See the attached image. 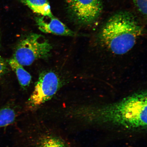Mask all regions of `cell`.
Instances as JSON below:
<instances>
[{"label": "cell", "mask_w": 147, "mask_h": 147, "mask_svg": "<svg viewBox=\"0 0 147 147\" xmlns=\"http://www.w3.org/2000/svg\"><path fill=\"white\" fill-rule=\"evenodd\" d=\"M147 91H139L112 103L84 105L65 111L68 123L81 122L109 124L129 129L147 127Z\"/></svg>", "instance_id": "obj_1"}, {"label": "cell", "mask_w": 147, "mask_h": 147, "mask_svg": "<svg viewBox=\"0 0 147 147\" xmlns=\"http://www.w3.org/2000/svg\"><path fill=\"white\" fill-rule=\"evenodd\" d=\"M17 121L14 147H71L63 128L35 113H28Z\"/></svg>", "instance_id": "obj_2"}, {"label": "cell", "mask_w": 147, "mask_h": 147, "mask_svg": "<svg viewBox=\"0 0 147 147\" xmlns=\"http://www.w3.org/2000/svg\"><path fill=\"white\" fill-rule=\"evenodd\" d=\"M143 30L134 14L127 11H121L108 20L99 33L98 39L113 54L122 55L133 48Z\"/></svg>", "instance_id": "obj_3"}, {"label": "cell", "mask_w": 147, "mask_h": 147, "mask_svg": "<svg viewBox=\"0 0 147 147\" xmlns=\"http://www.w3.org/2000/svg\"><path fill=\"white\" fill-rule=\"evenodd\" d=\"M52 46L41 34H30L18 44L13 57L22 66H29L36 60L49 57Z\"/></svg>", "instance_id": "obj_4"}, {"label": "cell", "mask_w": 147, "mask_h": 147, "mask_svg": "<svg viewBox=\"0 0 147 147\" xmlns=\"http://www.w3.org/2000/svg\"><path fill=\"white\" fill-rule=\"evenodd\" d=\"M60 85V79L54 71H46L40 74L34 90L26 104L25 112L35 113L44 104L52 98Z\"/></svg>", "instance_id": "obj_5"}, {"label": "cell", "mask_w": 147, "mask_h": 147, "mask_svg": "<svg viewBox=\"0 0 147 147\" xmlns=\"http://www.w3.org/2000/svg\"><path fill=\"white\" fill-rule=\"evenodd\" d=\"M67 11L71 18L80 25L93 23L102 13V0H65Z\"/></svg>", "instance_id": "obj_6"}, {"label": "cell", "mask_w": 147, "mask_h": 147, "mask_svg": "<svg viewBox=\"0 0 147 147\" xmlns=\"http://www.w3.org/2000/svg\"><path fill=\"white\" fill-rule=\"evenodd\" d=\"M36 21L38 28L42 32L57 35L74 36L75 33L54 16L36 17Z\"/></svg>", "instance_id": "obj_7"}, {"label": "cell", "mask_w": 147, "mask_h": 147, "mask_svg": "<svg viewBox=\"0 0 147 147\" xmlns=\"http://www.w3.org/2000/svg\"><path fill=\"white\" fill-rule=\"evenodd\" d=\"M22 112L13 104H9L0 109V128L17 122Z\"/></svg>", "instance_id": "obj_8"}, {"label": "cell", "mask_w": 147, "mask_h": 147, "mask_svg": "<svg viewBox=\"0 0 147 147\" xmlns=\"http://www.w3.org/2000/svg\"><path fill=\"white\" fill-rule=\"evenodd\" d=\"M33 12L42 16L52 17L50 5L48 0H20Z\"/></svg>", "instance_id": "obj_9"}, {"label": "cell", "mask_w": 147, "mask_h": 147, "mask_svg": "<svg viewBox=\"0 0 147 147\" xmlns=\"http://www.w3.org/2000/svg\"><path fill=\"white\" fill-rule=\"evenodd\" d=\"M8 63L17 76L20 85L25 89L28 87L32 80V76L29 73L24 69L23 66L13 58L8 60Z\"/></svg>", "instance_id": "obj_10"}, {"label": "cell", "mask_w": 147, "mask_h": 147, "mask_svg": "<svg viewBox=\"0 0 147 147\" xmlns=\"http://www.w3.org/2000/svg\"><path fill=\"white\" fill-rule=\"evenodd\" d=\"M138 10L144 16L147 14V0H133Z\"/></svg>", "instance_id": "obj_11"}, {"label": "cell", "mask_w": 147, "mask_h": 147, "mask_svg": "<svg viewBox=\"0 0 147 147\" xmlns=\"http://www.w3.org/2000/svg\"><path fill=\"white\" fill-rule=\"evenodd\" d=\"M7 71L6 62L3 58L0 56V77L5 74Z\"/></svg>", "instance_id": "obj_12"}]
</instances>
